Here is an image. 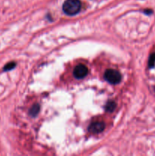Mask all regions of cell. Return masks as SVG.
I'll return each instance as SVG.
<instances>
[{
  "label": "cell",
  "instance_id": "1",
  "mask_svg": "<svg viewBox=\"0 0 155 156\" xmlns=\"http://www.w3.org/2000/svg\"><path fill=\"white\" fill-rule=\"evenodd\" d=\"M81 4L80 0H65L62 9L64 12L68 15H74L80 11Z\"/></svg>",
  "mask_w": 155,
  "mask_h": 156
},
{
  "label": "cell",
  "instance_id": "2",
  "mask_svg": "<svg viewBox=\"0 0 155 156\" xmlns=\"http://www.w3.org/2000/svg\"><path fill=\"white\" fill-rule=\"evenodd\" d=\"M104 78L111 84H118L121 81V74L114 69H107L104 73Z\"/></svg>",
  "mask_w": 155,
  "mask_h": 156
},
{
  "label": "cell",
  "instance_id": "3",
  "mask_svg": "<svg viewBox=\"0 0 155 156\" xmlns=\"http://www.w3.org/2000/svg\"><path fill=\"white\" fill-rule=\"evenodd\" d=\"M88 69L86 66L83 65V64H80L78 65L77 66L74 68V72H73V75L76 79H84L85 76L88 75Z\"/></svg>",
  "mask_w": 155,
  "mask_h": 156
},
{
  "label": "cell",
  "instance_id": "4",
  "mask_svg": "<svg viewBox=\"0 0 155 156\" xmlns=\"http://www.w3.org/2000/svg\"><path fill=\"white\" fill-rule=\"evenodd\" d=\"M105 129V124L103 122H94L90 125L88 130L93 133H100Z\"/></svg>",
  "mask_w": 155,
  "mask_h": 156
},
{
  "label": "cell",
  "instance_id": "5",
  "mask_svg": "<svg viewBox=\"0 0 155 156\" xmlns=\"http://www.w3.org/2000/svg\"><path fill=\"white\" fill-rule=\"evenodd\" d=\"M40 111V105L36 104V105H33L31 108L30 110V115L32 116V117H36L37 115V114Z\"/></svg>",
  "mask_w": 155,
  "mask_h": 156
},
{
  "label": "cell",
  "instance_id": "6",
  "mask_svg": "<svg viewBox=\"0 0 155 156\" xmlns=\"http://www.w3.org/2000/svg\"><path fill=\"white\" fill-rule=\"evenodd\" d=\"M105 108H106V111H109V112H112V111H113L114 110H115V102H113V101L108 102V103L106 104Z\"/></svg>",
  "mask_w": 155,
  "mask_h": 156
},
{
  "label": "cell",
  "instance_id": "7",
  "mask_svg": "<svg viewBox=\"0 0 155 156\" xmlns=\"http://www.w3.org/2000/svg\"><path fill=\"white\" fill-rule=\"evenodd\" d=\"M148 65H149V67H150V68H152V67L154 66V65H155V53H153V54L150 55V58H149Z\"/></svg>",
  "mask_w": 155,
  "mask_h": 156
},
{
  "label": "cell",
  "instance_id": "8",
  "mask_svg": "<svg viewBox=\"0 0 155 156\" xmlns=\"http://www.w3.org/2000/svg\"><path fill=\"white\" fill-rule=\"evenodd\" d=\"M15 62H10V63L7 64V65L5 66V67L4 68V70H5V71H8V70L12 69L13 68H15Z\"/></svg>",
  "mask_w": 155,
  "mask_h": 156
},
{
  "label": "cell",
  "instance_id": "9",
  "mask_svg": "<svg viewBox=\"0 0 155 156\" xmlns=\"http://www.w3.org/2000/svg\"><path fill=\"white\" fill-rule=\"evenodd\" d=\"M144 12H145L146 14H151L152 11L150 10V9H148V11H144Z\"/></svg>",
  "mask_w": 155,
  "mask_h": 156
}]
</instances>
